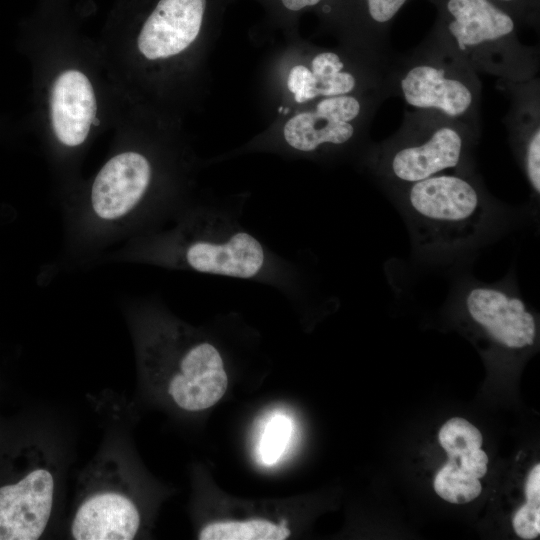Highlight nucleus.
I'll return each instance as SVG.
<instances>
[{
    "label": "nucleus",
    "mask_w": 540,
    "mask_h": 540,
    "mask_svg": "<svg viewBox=\"0 0 540 540\" xmlns=\"http://www.w3.org/2000/svg\"><path fill=\"white\" fill-rule=\"evenodd\" d=\"M205 8L206 0H159L139 33L140 53L157 60L184 52L201 31Z\"/></svg>",
    "instance_id": "obj_8"
},
{
    "label": "nucleus",
    "mask_w": 540,
    "mask_h": 540,
    "mask_svg": "<svg viewBox=\"0 0 540 540\" xmlns=\"http://www.w3.org/2000/svg\"><path fill=\"white\" fill-rule=\"evenodd\" d=\"M97 103L93 87L85 74L70 69L54 81L50 112L54 134L61 145L77 148L87 139Z\"/></svg>",
    "instance_id": "obj_10"
},
{
    "label": "nucleus",
    "mask_w": 540,
    "mask_h": 540,
    "mask_svg": "<svg viewBox=\"0 0 540 540\" xmlns=\"http://www.w3.org/2000/svg\"><path fill=\"white\" fill-rule=\"evenodd\" d=\"M438 33L448 50L471 67H499L517 44L515 17L491 0H434Z\"/></svg>",
    "instance_id": "obj_4"
},
{
    "label": "nucleus",
    "mask_w": 540,
    "mask_h": 540,
    "mask_svg": "<svg viewBox=\"0 0 540 540\" xmlns=\"http://www.w3.org/2000/svg\"><path fill=\"white\" fill-rule=\"evenodd\" d=\"M443 115L428 126H409L372 155V167L391 190L448 169L469 172L471 131Z\"/></svg>",
    "instance_id": "obj_2"
},
{
    "label": "nucleus",
    "mask_w": 540,
    "mask_h": 540,
    "mask_svg": "<svg viewBox=\"0 0 540 540\" xmlns=\"http://www.w3.org/2000/svg\"><path fill=\"white\" fill-rule=\"evenodd\" d=\"M309 69L317 99L352 94L358 86L356 75L334 51L315 54Z\"/></svg>",
    "instance_id": "obj_11"
},
{
    "label": "nucleus",
    "mask_w": 540,
    "mask_h": 540,
    "mask_svg": "<svg viewBox=\"0 0 540 540\" xmlns=\"http://www.w3.org/2000/svg\"><path fill=\"white\" fill-rule=\"evenodd\" d=\"M515 533L522 539H535L540 534V503L527 501L512 520Z\"/></svg>",
    "instance_id": "obj_18"
},
{
    "label": "nucleus",
    "mask_w": 540,
    "mask_h": 540,
    "mask_svg": "<svg viewBox=\"0 0 540 540\" xmlns=\"http://www.w3.org/2000/svg\"><path fill=\"white\" fill-rule=\"evenodd\" d=\"M493 3L506 10L514 17L524 13L525 8L530 6V0H491Z\"/></svg>",
    "instance_id": "obj_22"
},
{
    "label": "nucleus",
    "mask_w": 540,
    "mask_h": 540,
    "mask_svg": "<svg viewBox=\"0 0 540 540\" xmlns=\"http://www.w3.org/2000/svg\"><path fill=\"white\" fill-rule=\"evenodd\" d=\"M518 159L531 188L534 199H539L540 193V128L539 123H533L525 129L516 145Z\"/></svg>",
    "instance_id": "obj_15"
},
{
    "label": "nucleus",
    "mask_w": 540,
    "mask_h": 540,
    "mask_svg": "<svg viewBox=\"0 0 540 540\" xmlns=\"http://www.w3.org/2000/svg\"><path fill=\"white\" fill-rule=\"evenodd\" d=\"M286 86L299 104L317 99L311 71L306 65L297 64L290 69Z\"/></svg>",
    "instance_id": "obj_17"
},
{
    "label": "nucleus",
    "mask_w": 540,
    "mask_h": 540,
    "mask_svg": "<svg viewBox=\"0 0 540 540\" xmlns=\"http://www.w3.org/2000/svg\"><path fill=\"white\" fill-rule=\"evenodd\" d=\"M290 530L287 522L274 524L265 519L209 523L199 533L200 540H283Z\"/></svg>",
    "instance_id": "obj_12"
},
{
    "label": "nucleus",
    "mask_w": 540,
    "mask_h": 540,
    "mask_svg": "<svg viewBox=\"0 0 540 540\" xmlns=\"http://www.w3.org/2000/svg\"><path fill=\"white\" fill-rule=\"evenodd\" d=\"M424 263L454 264L496 239L514 213L493 199L469 172L441 173L391 189Z\"/></svg>",
    "instance_id": "obj_1"
},
{
    "label": "nucleus",
    "mask_w": 540,
    "mask_h": 540,
    "mask_svg": "<svg viewBox=\"0 0 540 540\" xmlns=\"http://www.w3.org/2000/svg\"><path fill=\"white\" fill-rule=\"evenodd\" d=\"M318 100L314 108L292 116L283 126L285 142L297 151L311 153L342 147L356 134L355 121L362 113L357 96L348 94Z\"/></svg>",
    "instance_id": "obj_7"
},
{
    "label": "nucleus",
    "mask_w": 540,
    "mask_h": 540,
    "mask_svg": "<svg viewBox=\"0 0 540 540\" xmlns=\"http://www.w3.org/2000/svg\"><path fill=\"white\" fill-rule=\"evenodd\" d=\"M434 490L447 502L464 504L476 499L482 486L479 479L466 474L454 459H449L435 476Z\"/></svg>",
    "instance_id": "obj_13"
},
{
    "label": "nucleus",
    "mask_w": 540,
    "mask_h": 540,
    "mask_svg": "<svg viewBox=\"0 0 540 540\" xmlns=\"http://www.w3.org/2000/svg\"><path fill=\"white\" fill-rule=\"evenodd\" d=\"M449 296L452 305L495 345L520 351L535 344L536 318L522 299L512 272L495 283L461 277Z\"/></svg>",
    "instance_id": "obj_3"
},
{
    "label": "nucleus",
    "mask_w": 540,
    "mask_h": 540,
    "mask_svg": "<svg viewBox=\"0 0 540 540\" xmlns=\"http://www.w3.org/2000/svg\"><path fill=\"white\" fill-rule=\"evenodd\" d=\"M139 527L140 513L131 497L119 488L104 487L79 503L71 535L76 540H130Z\"/></svg>",
    "instance_id": "obj_9"
},
{
    "label": "nucleus",
    "mask_w": 540,
    "mask_h": 540,
    "mask_svg": "<svg viewBox=\"0 0 540 540\" xmlns=\"http://www.w3.org/2000/svg\"><path fill=\"white\" fill-rule=\"evenodd\" d=\"M525 495L527 501L540 503V465H535L530 471L526 484Z\"/></svg>",
    "instance_id": "obj_21"
},
{
    "label": "nucleus",
    "mask_w": 540,
    "mask_h": 540,
    "mask_svg": "<svg viewBox=\"0 0 540 540\" xmlns=\"http://www.w3.org/2000/svg\"><path fill=\"white\" fill-rule=\"evenodd\" d=\"M283 6L290 11H299L307 7H312L321 2V0H281Z\"/></svg>",
    "instance_id": "obj_23"
},
{
    "label": "nucleus",
    "mask_w": 540,
    "mask_h": 540,
    "mask_svg": "<svg viewBox=\"0 0 540 540\" xmlns=\"http://www.w3.org/2000/svg\"><path fill=\"white\" fill-rule=\"evenodd\" d=\"M454 460L463 472L477 479L487 472L488 456L481 448L466 451Z\"/></svg>",
    "instance_id": "obj_20"
},
{
    "label": "nucleus",
    "mask_w": 540,
    "mask_h": 540,
    "mask_svg": "<svg viewBox=\"0 0 540 540\" xmlns=\"http://www.w3.org/2000/svg\"><path fill=\"white\" fill-rule=\"evenodd\" d=\"M292 425L284 415H275L266 425L259 444V458L265 465L276 463L290 439Z\"/></svg>",
    "instance_id": "obj_16"
},
{
    "label": "nucleus",
    "mask_w": 540,
    "mask_h": 540,
    "mask_svg": "<svg viewBox=\"0 0 540 540\" xmlns=\"http://www.w3.org/2000/svg\"><path fill=\"white\" fill-rule=\"evenodd\" d=\"M438 438L449 459H456L466 451L481 448L483 443L481 432L461 417L448 420L441 427Z\"/></svg>",
    "instance_id": "obj_14"
},
{
    "label": "nucleus",
    "mask_w": 540,
    "mask_h": 540,
    "mask_svg": "<svg viewBox=\"0 0 540 540\" xmlns=\"http://www.w3.org/2000/svg\"><path fill=\"white\" fill-rule=\"evenodd\" d=\"M448 52L414 60L402 71L398 85L407 105L458 121L476 108L479 88L471 67Z\"/></svg>",
    "instance_id": "obj_5"
},
{
    "label": "nucleus",
    "mask_w": 540,
    "mask_h": 540,
    "mask_svg": "<svg viewBox=\"0 0 540 540\" xmlns=\"http://www.w3.org/2000/svg\"><path fill=\"white\" fill-rule=\"evenodd\" d=\"M54 491V476L46 466L0 486V540L40 538L52 513Z\"/></svg>",
    "instance_id": "obj_6"
},
{
    "label": "nucleus",
    "mask_w": 540,
    "mask_h": 540,
    "mask_svg": "<svg viewBox=\"0 0 540 540\" xmlns=\"http://www.w3.org/2000/svg\"><path fill=\"white\" fill-rule=\"evenodd\" d=\"M366 16L374 27L386 28L408 0H363Z\"/></svg>",
    "instance_id": "obj_19"
}]
</instances>
